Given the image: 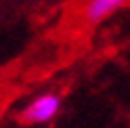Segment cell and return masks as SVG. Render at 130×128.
Instances as JSON below:
<instances>
[{"label": "cell", "instance_id": "6da1fadb", "mask_svg": "<svg viewBox=\"0 0 130 128\" xmlns=\"http://www.w3.org/2000/svg\"><path fill=\"white\" fill-rule=\"evenodd\" d=\"M61 111V97L55 92H44L34 97L21 111V122L29 124V126H38V124H46L55 120Z\"/></svg>", "mask_w": 130, "mask_h": 128}, {"label": "cell", "instance_id": "7a4b0ae2", "mask_svg": "<svg viewBox=\"0 0 130 128\" xmlns=\"http://www.w3.org/2000/svg\"><path fill=\"white\" fill-rule=\"evenodd\" d=\"M128 0H86L84 9H82V17L86 23L96 25V23L105 21L107 17H111L118 9H122Z\"/></svg>", "mask_w": 130, "mask_h": 128}]
</instances>
